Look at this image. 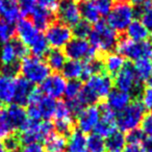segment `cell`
<instances>
[{"mask_svg":"<svg viewBox=\"0 0 152 152\" xmlns=\"http://www.w3.org/2000/svg\"><path fill=\"white\" fill-rule=\"evenodd\" d=\"M56 103L54 99L45 96L40 90L34 89L27 102L26 115L32 121H48L54 115Z\"/></svg>","mask_w":152,"mask_h":152,"instance_id":"6da1fadb","label":"cell"},{"mask_svg":"<svg viewBox=\"0 0 152 152\" xmlns=\"http://www.w3.org/2000/svg\"><path fill=\"white\" fill-rule=\"evenodd\" d=\"M89 43L97 52L110 53L118 43V34L106 22L99 21L91 28Z\"/></svg>","mask_w":152,"mask_h":152,"instance_id":"7a4b0ae2","label":"cell"},{"mask_svg":"<svg viewBox=\"0 0 152 152\" xmlns=\"http://www.w3.org/2000/svg\"><path fill=\"white\" fill-rule=\"evenodd\" d=\"M22 77L31 85H41L50 75V68L41 57L26 56L19 65Z\"/></svg>","mask_w":152,"mask_h":152,"instance_id":"3957f363","label":"cell"},{"mask_svg":"<svg viewBox=\"0 0 152 152\" xmlns=\"http://www.w3.org/2000/svg\"><path fill=\"white\" fill-rule=\"evenodd\" d=\"M137 15L134 7L126 1L117 2L106 16V23L115 31H124L134 20Z\"/></svg>","mask_w":152,"mask_h":152,"instance_id":"277c9868","label":"cell"},{"mask_svg":"<svg viewBox=\"0 0 152 152\" xmlns=\"http://www.w3.org/2000/svg\"><path fill=\"white\" fill-rule=\"evenodd\" d=\"M145 116V108L140 100H134L129 103L126 108L117 114L116 123L117 128L121 132H129L141 125V122Z\"/></svg>","mask_w":152,"mask_h":152,"instance_id":"5b68a950","label":"cell"},{"mask_svg":"<svg viewBox=\"0 0 152 152\" xmlns=\"http://www.w3.org/2000/svg\"><path fill=\"white\" fill-rule=\"evenodd\" d=\"M52 123L49 121H32L28 119L22 129L20 130L19 140L21 144L27 145L31 143H40L45 141L53 132Z\"/></svg>","mask_w":152,"mask_h":152,"instance_id":"8992f818","label":"cell"},{"mask_svg":"<svg viewBox=\"0 0 152 152\" xmlns=\"http://www.w3.org/2000/svg\"><path fill=\"white\" fill-rule=\"evenodd\" d=\"M117 53L129 61H137L142 58L152 57V44L147 41L134 42L129 39H121L116 45Z\"/></svg>","mask_w":152,"mask_h":152,"instance_id":"52a82bcc","label":"cell"},{"mask_svg":"<svg viewBox=\"0 0 152 152\" xmlns=\"http://www.w3.org/2000/svg\"><path fill=\"white\" fill-rule=\"evenodd\" d=\"M141 81L135 74L134 68L130 63H126L125 66L115 75L114 85L121 92L131 94H137L141 89Z\"/></svg>","mask_w":152,"mask_h":152,"instance_id":"ba28073f","label":"cell"},{"mask_svg":"<svg viewBox=\"0 0 152 152\" xmlns=\"http://www.w3.org/2000/svg\"><path fill=\"white\" fill-rule=\"evenodd\" d=\"M65 55L70 61H91L95 59L97 51L92 47V45L86 39L74 38L66 45Z\"/></svg>","mask_w":152,"mask_h":152,"instance_id":"9c48e42d","label":"cell"},{"mask_svg":"<svg viewBox=\"0 0 152 152\" xmlns=\"http://www.w3.org/2000/svg\"><path fill=\"white\" fill-rule=\"evenodd\" d=\"M72 37L73 34L71 28L61 22L52 23L46 28L45 38L49 46L54 49L66 47V45L72 40Z\"/></svg>","mask_w":152,"mask_h":152,"instance_id":"30bf717a","label":"cell"},{"mask_svg":"<svg viewBox=\"0 0 152 152\" xmlns=\"http://www.w3.org/2000/svg\"><path fill=\"white\" fill-rule=\"evenodd\" d=\"M28 48L22 44L18 39H12L10 42L3 44L0 53V61L2 63V67L12 66L18 64L19 59H23L27 56Z\"/></svg>","mask_w":152,"mask_h":152,"instance_id":"8fae6325","label":"cell"},{"mask_svg":"<svg viewBox=\"0 0 152 152\" xmlns=\"http://www.w3.org/2000/svg\"><path fill=\"white\" fill-rule=\"evenodd\" d=\"M55 12L59 22L69 27H73L81 19L79 5L74 0H61Z\"/></svg>","mask_w":152,"mask_h":152,"instance_id":"7c38bea8","label":"cell"},{"mask_svg":"<svg viewBox=\"0 0 152 152\" xmlns=\"http://www.w3.org/2000/svg\"><path fill=\"white\" fill-rule=\"evenodd\" d=\"M53 118H54L53 126L54 128H56L57 132L64 135L71 132L74 125V114L70 110L67 102H57Z\"/></svg>","mask_w":152,"mask_h":152,"instance_id":"4fadbf2b","label":"cell"},{"mask_svg":"<svg viewBox=\"0 0 152 152\" xmlns=\"http://www.w3.org/2000/svg\"><path fill=\"white\" fill-rule=\"evenodd\" d=\"M101 118V110L97 105H88L77 114V126L79 131L83 133H90L94 131Z\"/></svg>","mask_w":152,"mask_h":152,"instance_id":"5bb4252c","label":"cell"},{"mask_svg":"<svg viewBox=\"0 0 152 152\" xmlns=\"http://www.w3.org/2000/svg\"><path fill=\"white\" fill-rule=\"evenodd\" d=\"M66 86L67 81L66 78L61 74L54 73L51 74L41 83L40 91L47 97H50L52 99H57L61 96L65 95Z\"/></svg>","mask_w":152,"mask_h":152,"instance_id":"9a60e30c","label":"cell"},{"mask_svg":"<svg viewBox=\"0 0 152 152\" xmlns=\"http://www.w3.org/2000/svg\"><path fill=\"white\" fill-rule=\"evenodd\" d=\"M101 110V118H100L99 122H98L97 126L95 127L94 131L97 133L98 135L107 139L110 135L115 133L118 128H117V123H116V116L114 112L110 110L105 104L100 107Z\"/></svg>","mask_w":152,"mask_h":152,"instance_id":"2e32d148","label":"cell"},{"mask_svg":"<svg viewBox=\"0 0 152 152\" xmlns=\"http://www.w3.org/2000/svg\"><path fill=\"white\" fill-rule=\"evenodd\" d=\"M15 32L17 34L18 40L25 45L27 48H29L34 42L39 38L41 32L39 31L38 28L34 26L31 20L26 19H20L16 24Z\"/></svg>","mask_w":152,"mask_h":152,"instance_id":"e0dca14e","label":"cell"},{"mask_svg":"<svg viewBox=\"0 0 152 152\" xmlns=\"http://www.w3.org/2000/svg\"><path fill=\"white\" fill-rule=\"evenodd\" d=\"M28 118L26 115V110L23 106L17 104H11L7 108H5L4 121L7 123L12 130H21L22 127L27 122Z\"/></svg>","mask_w":152,"mask_h":152,"instance_id":"ac0fdd59","label":"cell"},{"mask_svg":"<svg viewBox=\"0 0 152 152\" xmlns=\"http://www.w3.org/2000/svg\"><path fill=\"white\" fill-rule=\"evenodd\" d=\"M16 91V76L0 73V104L14 102Z\"/></svg>","mask_w":152,"mask_h":152,"instance_id":"d6986e66","label":"cell"},{"mask_svg":"<svg viewBox=\"0 0 152 152\" xmlns=\"http://www.w3.org/2000/svg\"><path fill=\"white\" fill-rule=\"evenodd\" d=\"M131 102V96L119 90H113L110 95L106 97L105 105L115 114H119L126 108Z\"/></svg>","mask_w":152,"mask_h":152,"instance_id":"ffe728a7","label":"cell"},{"mask_svg":"<svg viewBox=\"0 0 152 152\" xmlns=\"http://www.w3.org/2000/svg\"><path fill=\"white\" fill-rule=\"evenodd\" d=\"M21 17L18 0H0V19L7 23H17Z\"/></svg>","mask_w":152,"mask_h":152,"instance_id":"44dd1931","label":"cell"},{"mask_svg":"<svg viewBox=\"0 0 152 152\" xmlns=\"http://www.w3.org/2000/svg\"><path fill=\"white\" fill-rule=\"evenodd\" d=\"M34 91L32 85L23 77H16V91L14 104L23 106L27 104L28 99Z\"/></svg>","mask_w":152,"mask_h":152,"instance_id":"7402d4cb","label":"cell"},{"mask_svg":"<svg viewBox=\"0 0 152 152\" xmlns=\"http://www.w3.org/2000/svg\"><path fill=\"white\" fill-rule=\"evenodd\" d=\"M61 71L66 79L79 80L80 78H85V61H68Z\"/></svg>","mask_w":152,"mask_h":152,"instance_id":"603a6c76","label":"cell"},{"mask_svg":"<svg viewBox=\"0 0 152 152\" xmlns=\"http://www.w3.org/2000/svg\"><path fill=\"white\" fill-rule=\"evenodd\" d=\"M31 21L39 30L46 29L50 24L53 23V12L39 5L31 14Z\"/></svg>","mask_w":152,"mask_h":152,"instance_id":"cb8c5ba5","label":"cell"},{"mask_svg":"<svg viewBox=\"0 0 152 152\" xmlns=\"http://www.w3.org/2000/svg\"><path fill=\"white\" fill-rule=\"evenodd\" d=\"M66 149L68 152H88L87 137L79 130H73L70 132L67 141Z\"/></svg>","mask_w":152,"mask_h":152,"instance_id":"d4e9b609","label":"cell"},{"mask_svg":"<svg viewBox=\"0 0 152 152\" xmlns=\"http://www.w3.org/2000/svg\"><path fill=\"white\" fill-rule=\"evenodd\" d=\"M149 30L140 20H133L126 28L127 39L134 42H145L149 38Z\"/></svg>","mask_w":152,"mask_h":152,"instance_id":"484cf974","label":"cell"},{"mask_svg":"<svg viewBox=\"0 0 152 152\" xmlns=\"http://www.w3.org/2000/svg\"><path fill=\"white\" fill-rule=\"evenodd\" d=\"M125 64H126L125 58L123 56H121L119 53L110 52L104 57L102 66L105 68V70L107 71L108 74L115 76L123 67H124Z\"/></svg>","mask_w":152,"mask_h":152,"instance_id":"4316f807","label":"cell"},{"mask_svg":"<svg viewBox=\"0 0 152 152\" xmlns=\"http://www.w3.org/2000/svg\"><path fill=\"white\" fill-rule=\"evenodd\" d=\"M67 146V139L64 134L58 132H52L44 144L45 152H64Z\"/></svg>","mask_w":152,"mask_h":152,"instance_id":"83f0119b","label":"cell"},{"mask_svg":"<svg viewBox=\"0 0 152 152\" xmlns=\"http://www.w3.org/2000/svg\"><path fill=\"white\" fill-rule=\"evenodd\" d=\"M80 10V16L83 21L89 24H96L100 21V14L98 13L97 9L94 5L92 0H83L81 4L79 5Z\"/></svg>","mask_w":152,"mask_h":152,"instance_id":"f1b7e54d","label":"cell"},{"mask_svg":"<svg viewBox=\"0 0 152 152\" xmlns=\"http://www.w3.org/2000/svg\"><path fill=\"white\" fill-rule=\"evenodd\" d=\"M134 71L137 74V78L141 83L143 81H148L149 78L152 76V61L151 58H142L135 61Z\"/></svg>","mask_w":152,"mask_h":152,"instance_id":"f546056e","label":"cell"},{"mask_svg":"<svg viewBox=\"0 0 152 152\" xmlns=\"http://www.w3.org/2000/svg\"><path fill=\"white\" fill-rule=\"evenodd\" d=\"M47 65L50 70L54 71H61L63 70L65 64L67 63V57L65 53L59 49H54L47 53Z\"/></svg>","mask_w":152,"mask_h":152,"instance_id":"4dcf8cb0","label":"cell"},{"mask_svg":"<svg viewBox=\"0 0 152 152\" xmlns=\"http://www.w3.org/2000/svg\"><path fill=\"white\" fill-rule=\"evenodd\" d=\"M105 145L108 152H122L126 146V137L123 132L117 130L106 139Z\"/></svg>","mask_w":152,"mask_h":152,"instance_id":"1f68e13d","label":"cell"},{"mask_svg":"<svg viewBox=\"0 0 152 152\" xmlns=\"http://www.w3.org/2000/svg\"><path fill=\"white\" fill-rule=\"evenodd\" d=\"M87 149L88 152H105V140L97 133H91L87 137Z\"/></svg>","mask_w":152,"mask_h":152,"instance_id":"d6a6232c","label":"cell"},{"mask_svg":"<svg viewBox=\"0 0 152 152\" xmlns=\"http://www.w3.org/2000/svg\"><path fill=\"white\" fill-rule=\"evenodd\" d=\"M140 21L144 24L146 28L150 31H152V2L145 1L140 7Z\"/></svg>","mask_w":152,"mask_h":152,"instance_id":"836d02e7","label":"cell"},{"mask_svg":"<svg viewBox=\"0 0 152 152\" xmlns=\"http://www.w3.org/2000/svg\"><path fill=\"white\" fill-rule=\"evenodd\" d=\"M29 50L34 54V56L37 57H42L46 55L49 52V45L46 41L45 36L42 34L39 36V38L34 42V44L29 47Z\"/></svg>","mask_w":152,"mask_h":152,"instance_id":"e575fe53","label":"cell"},{"mask_svg":"<svg viewBox=\"0 0 152 152\" xmlns=\"http://www.w3.org/2000/svg\"><path fill=\"white\" fill-rule=\"evenodd\" d=\"M14 36H15V27L13 24L0 19V42L5 44L10 42Z\"/></svg>","mask_w":152,"mask_h":152,"instance_id":"d590c367","label":"cell"},{"mask_svg":"<svg viewBox=\"0 0 152 152\" xmlns=\"http://www.w3.org/2000/svg\"><path fill=\"white\" fill-rule=\"evenodd\" d=\"M83 86L81 85V83L79 80H70L69 83H67L65 90V96L67 97L68 101L78 97L81 90H83Z\"/></svg>","mask_w":152,"mask_h":152,"instance_id":"8d00e7d4","label":"cell"},{"mask_svg":"<svg viewBox=\"0 0 152 152\" xmlns=\"http://www.w3.org/2000/svg\"><path fill=\"white\" fill-rule=\"evenodd\" d=\"M91 24L87 23L83 20L79 21L76 25L73 26V30L72 34L73 36H75V38L77 39H86L87 37H89L90 31H91Z\"/></svg>","mask_w":152,"mask_h":152,"instance_id":"74e56055","label":"cell"},{"mask_svg":"<svg viewBox=\"0 0 152 152\" xmlns=\"http://www.w3.org/2000/svg\"><path fill=\"white\" fill-rule=\"evenodd\" d=\"M126 143L127 144H135V145H146L147 137H145L141 129H134L132 131H129L126 135Z\"/></svg>","mask_w":152,"mask_h":152,"instance_id":"f35d334b","label":"cell"},{"mask_svg":"<svg viewBox=\"0 0 152 152\" xmlns=\"http://www.w3.org/2000/svg\"><path fill=\"white\" fill-rule=\"evenodd\" d=\"M21 15H31L32 12L39 7V0H18Z\"/></svg>","mask_w":152,"mask_h":152,"instance_id":"ab89813d","label":"cell"},{"mask_svg":"<svg viewBox=\"0 0 152 152\" xmlns=\"http://www.w3.org/2000/svg\"><path fill=\"white\" fill-rule=\"evenodd\" d=\"M141 130L148 140L152 141V113L144 116L141 122Z\"/></svg>","mask_w":152,"mask_h":152,"instance_id":"60d3db41","label":"cell"},{"mask_svg":"<svg viewBox=\"0 0 152 152\" xmlns=\"http://www.w3.org/2000/svg\"><path fill=\"white\" fill-rule=\"evenodd\" d=\"M100 16H107L113 7V0H92Z\"/></svg>","mask_w":152,"mask_h":152,"instance_id":"b9f144b4","label":"cell"},{"mask_svg":"<svg viewBox=\"0 0 152 152\" xmlns=\"http://www.w3.org/2000/svg\"><path fill=\"white\" fill-rule=\"evenodd\" d=\"M3 145L5 146V148H7L9 152H18L22 144H21V142H20L18 135L11 134L7 139L4 140Z\"/></svg>","mask_w":152,"mask_h":152,"instance_id":"7bdbcfd3","label":"cell"},{"mask_svg":"<svg viewBox=\"0 0 152 152\" xmlns=\"http://www.w3.org/2000/svg\"><path fill=\"white\" fill-rule=\"evenodd\" d=\"M141 103L143 104L144 108L148 110H152V86L148 85L142 92Z\"/></svg>","mask_w":152,"mask_h":152,"instance_id":"ee69618b","label":"cell"},{"mask_svg":"<svg viewBox=\"0 0 152 152\" xmlns=\"http://www.w3.org/2000/svg\"><path fill=\"white\" fill-rule=\"evenodd\" d=\"M12 132H13L12 128L3 120L2 122L0 123V141H4L5 139H7L12 134Z\"/></svg>","mask_w":152,"mask_h":152,"instance_id":"f6af8a7d","label":"cell"},{"mask_svg":"<svg viewBox=\"0 0 152 152\" xmlns=\"http://www.w3.org/2000/svg\"><path fill=\"white\" fill-rule=\"evenodd\" d=\"M58 2L59 0H39V5L51 12H55L57 5H58Z\"/></svg>","mask_w":152,"mask_h":152,"instance_id":"bcb514c9","label":"cell"},{"mask_svg":"<svg viewBox=\"0 0 152 152\" xmlns=\"http://www.w3.org/2000/svg\"><path fill=\"white\" fill-rule=\"evenodd\" d=\"M21 152H45V150L40 143H31L24 145Z\"/></svg>","mask_w":152,"mask_h":152,"instance_id":"7dc6e473","label":"cell"},{"mask_svg":"<svg viewBox=\"0 0 152 152\" xmlns=\"http://www.w3.org/2000/svg\"><path fill=\"white\" fill-rule=\"evenodd\" d=\"M123 152H148L147 148L144 145H135V144H127Z\"/></svg>","mask_w":152,"mask_h":152,"instance_id":"c3c4849f","label":"cell"},{"mask_svg":"<svg viewBox=\"0 0 152 152\" xmlns=\"http://www.w3.org/2000/svg\"><path fill=\"white\" fill-rule=\"evenodd\" d=\"M5 117V107H3L2 104H0V123L4 120Z\"/></svg>","mask_w":152,"mask_h":152,"instance_id":"681fc988","label":"cell"},{"mask_svg":"<svg viewBox=\"0 0 152 152\" xmlns=\"http://www.w3.org/2000/svg\"><path fill=\"white\" fill-rule=\"evenodd\" d=\"M0 152H9L5 146L3 145V143H1V142H0Z\"/></svg>","mask_w":152,"mask_h":152,"instance_id":"f907efd6","label":"cell"},{"mask_svg":"<svg viewBox=\"0 0 152 152\" xmlns=\"http://www.w3.org/2000/svg\"><path fill=\"white\" fill-rule=\"evenodd\" d=\"M146 0H131V2L134 3V4H143Z\"/></svg>","mask_w":152,"mask_h":152,"instance_id":"816d5d0a","label":"cell"},{"mask_svg":"<svg viewBox=\"0 0 152 152\" xmlns=\"http://www.w3.org/2000/svg\"><path fill=\"white\" fill-rule=\"evenodd\" d=\"M147 151H148V152H152V145H151V146H149V147L147 148Z\"/></svg>","mask_w":152,"mask_h":152,"instance_id":"f5cc1de1","label":"cell"},{"mask_svg":"<svg viewBox=\"0 0 152 152\" xmlns=\"http://www.w3.org/2000/svg\"><path fill=\"white\" fill-rule=\"evenodd\" d=\"M117 1H118V2H121V1H125V0H117Z\"/></svg>","mask_w":152,"mask_h":152,"instance_id":"db71d44e","label":"cell"},{"mask_svg":"<svg viewBox=\"0 0 152 152\" xmlns=\"http://www.w3.org/2000/svg\"><path fill=\"white\" fill-rule=\"evenodd\" d=\"M150 2H152V0H150Z\"/></svg>","mask_w":152,"mask_h":152,"instance_id":"11a10c76","label":"cell"},{"mask_svg":"<svg viewBox=\"0 0 152 152\" xmlns=\"http://www.w3.org/2000/svg\"><path fill=\"white\" fill-rule=\"evenodd\" d=\"M151 44H152V43H151Z\"/></svg>","mask_w":152,"mask_h":152,"instance_id":"9f6ffc18","label":"cell"}]
</instances>
